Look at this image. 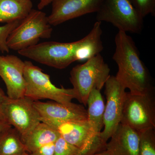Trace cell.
Here are the masks:
<instances>
[{
	"instance_id": "cell-16",
	"label": "cell",
	"mask_w": 155,
	"mask_h": 155,
	"mask_svg": "<svg viewBox=\"0 0 155 155\" xmlns=\"http://www.w3.org/2000/svg\"><path fill=\"white\" fill-rule=\"evenodd\" d=\"M31 0H0V23L21 20L32 10Z\"/></svg>"
},
{
	"instance_id": "cell-22",
	"label": "cell",
	"mask_w": 155,
	"mask_h": 155,
	"mask_svg": "<svg viewBox=\"0 0 155 155\" xmlns=\"http://www.w3.org/2000/svg\"><path fill=\"white\" fill-rule=\"evenodd\" d=\"M54 143L46 145L35 150L28 155H54Z\"/></svg>"
},
{
	"instance_id": "cell-13",
	"label": "cell",
	"mask_w": 155,
	"mask_h": 155,
	"mask_svg": "<svg viewBox=\"0 0 155 155\" xmlns=\"http://www.w3.org/2000/svg\"><path fill=\"white\" fill-rule=\"evenodd\" d=\"M41 118L59 122L87 120V110L83 105L72 102L64 104L55 101H34Z\"/></svg>"
},
{
	"instance_id": "cell-2",
	"label": "cell",
	"mask_w": 155,
	"mask_h": 155,
	"mask_svg": "<svg viewBox=\"0 0 155 155\" xmlns=\"http://www.w3.org/2000/svg\"><path fill=\"white\" fill-rule=\"evenodd\" d=\"M113 59L117 64L116 78L130 92L142 94L153 91L149 72L141 61L133 38L126 32L119 31Z\"/></svg>"
},
{
	"instance_id": "cell-20",
	"label": "cell",
	"mask_w": 155,
	"mask_h": 155,
	"mask_svg": "<svg viewBox=\"0 0 155 155\" xmlns=\"http://www.w3.org/2000/svg\"><path fill=\"white\" fill-rule=\"evenodd\" d=\"M21 20L6 23L5 25L0 26V51L1 52L9 53L10 49L7 45V39L9 35L19 25Z\"/></svg>"
},
{
	"instance_id": "cell-15",
	"label": "cell",
	"mask_w": 155,
	"mask_h": 155,
	"mask_svg": "<svg viewBox=\"0 0 155 155\" xmlns=\"http://www.w3.org/2000/svg\"><path fill=\"white\" fill-rule=\"evenodd\" d=\"M60 136L55 129L41 122L21 138L26 152L30 153L42 147L54 143Z\"/></svg>"
},
{
	"instance_id": "cell-9",
	"label": "cell",
	"mask_w": 155,
	"mask_h": 155,
	"mask_svg": "<svg viewBox=\"0 0 155 155\" xmlns=\"http://www.w3.org/2000/svg\"><path fill=\"white\" fill-rule=\"evenodd\" d=\"M34 101L25 96L14 99L8 97L3 107L7 123L16 128L21 136L29 133L41 122Z\"/></svg>"
},
{
	"instance_id": "cell-8",
	"label": "cell",
	"mask_w": 155,
	"mask_h": 155,
	"mask_svg": "<svg viewBox=\"0 0 155 155\" xmlns=\"http://www.w3.org/2000/svg\"><path fill=\"white\" fill-rule=\"evenodd\" d=\"M104 86L107 103L104 115V130L100 134L103 140L107 143L121 123L126 92L125 87L114 75H110Z\"/></svg>"
},
{
	"instance_id": "cell-7",
	"label": "cell",
	"mask_w": 155,
	"mask_h": 155,
	"mask_svg": "<svg viewBox=\"0 0 155 155\" xmlns=\"http://www.w3.org/2000/svg\"><path fill=\"white\" fill-rule=\"evenodd\" d=\"M139 132L155 127V104L153 91L126 92L121 123Z\"/></svg>"
},
{
	"instance_id": "cell-4",
	"label": "cell",
	"mask_w": 155,
	"mask_h": 155,
	"mask_svg": "<svg viewBox=\"0 0 155 155\" xmlns=\"http://www.w3.org/2000/svg\"><path fill=\"white\" fill-rule=\"evenodd\" d=\"M24 77L25 81V96L33 101L49 99L67 104L75 99L73 88H60L54 85L50 75L32 62L25 61Z\"/></svg>"
},
{
	"instance_id": "cell-26",
	"label": "cell",
	"mask_w": 155,
	"mask_h": 155,
	"mask_svg": "<svg viewBox=\"0 0 155 155\" xmlns=\"http://www.w3.org/2000/svg\"><path fill=\"white\" fill-rule=\"evenodd\" d=\"M8 125H6V124H0V132L2 131V130L5 127L8 126Z\"/></svg>"
},
{
	"instance_id": "cell-1",
	"label": "cell",
	"mask_w": 155,
	"mask_h": 155,
	"mask_svg": "<svg viewBox=\"0 0 155 155\" xmlns=\"http://www.w3.org/2000/svg\"><path fill=\"white\" fill-rule=\"evenodd\" d=\"M101 25L95 22L89 33L77 41H46L18 51L19 54L38 63L64 69L76 61H87L104 49Z\"/></svg>"
},
{
	"instance_id": "cell-10",
	"label": "cell",
	"mask_w": 155,
	"mask_h": 155,
	"mask_svg": "<svg viewBox=\"0 0 155 155\" xmlns=\"http://www.w3.org/2000/svg\"><path fill=\"white\" fill-rule=\"evenodd\" d=\"M103 0H52L49 22L56 26L66 21L91 13H97Z\"/></svg>"
},
{
	"instance_id": "cell-18",
	"label": "cell",
	"mask_w": 155,
	"mask_h": 155,
	"mask_svg": "<svg viewBox=\"0 0 155 155\" xmlns=\"http://www.w3.org/2000/svg\"><path fill=\"white\" fill-rule=\"evenodd\" d=\"M0 155H28L20 134L11 125L0 132Z\"/></svg>"
},
{
	"instance_id": "cell-17",
	"label": "cell",
	"mask_w": 155,
	"mask_h": 155,
	"mask_svg": "<svg viewBox=\"0 0 155 155\" xmlns=\"http://www.w3.org/2000/svg\"><path fill=\"white\" fill-rule=\"evenodd\" d=\"M101 90L93 88L88 96L87 102V121L95 133L100 134L104 127L105 105Z\"/></svg>"
},
{
	"instance_id": "cell-25",
	"label": "cell",
	"mask_w": 155,
	"mask_h": 155,
	"mask_svg": "<svg viewBox=\"0 0 155 155\" xmlns=\"http://www.w3.org/2000/svg\"><path fill=\"white\" fill-rule=\"evenodd\" d=\"M95 155H112L109 152H108L107 150H105L101 152L97 153Z\"/></svg>"
},
{
	"instance_id": "cell-19",
	"label": "cell",
	"mask_w": 155,
	"mask_h": 155,
	"mask_svg": "<svg viewBox=\"0 0 155 155\" xmlns=\"http://www.w3.org/2000/svg\"><path fill=\"white\" fill-rule=\"evenodd\" d=\"M154 128H150L140 132L138 155H155Z\"/></svg>"
},
{
	"instance_id": "cell-5",
	"label": "cell",
	"mask_w": 155,
	"mask_h": 155,
	"mask_svg": "<svg viewBox=\"0 0 155 155\" xmlns=\"http://www.w3.org/2000/svg\"><path fill=\"white\" fill-rule=\"evenodd\" d=\"M52 31L46 13L32 9L9 35L7 45L18 51L37 44L40 38H50Z\"/></svg>"
},
{
	"instance_id": "cell-3",
	"label": "cell",
	"mask_w": 155,
	"mask_h": 155,
	"mask_svg": "<svg viewBox=\"0 0 155 155\" xmlns=\"http://www.w3.org/2000/svg\"><path fill=\"white\" fill-rule=\"evenodd\" d=\"M109 65L101 54L90 58L83 64L76 65L70 72V81L75 99L87 106L89 95L93 88L101 90L110 76Z\"/></svg>"
},
{
	"instance_id": "cell-12",
	"label": "cell",
	"mask_w": 155,
	"mask_h": 155,
	"mask_svg": "<svg viewBox=\"0 0 155 155\" xmlns=\"http://www.w3.org/2000/svg\"><path fill=\"white\" fill-rule=\"evenodd\" d=\"M24 61L14 55H0V77L5 84L9 98L25 96Z\"/></svg>"
},
{
	"instance_id": "cell-21",
	"label": "cell",
	"mask_w": 155,
	"mask_h": 155,
	"mask_svg": "<svg viewBox=\"0 0 155 155\" xmlns=\"http://www.w3.org/2000/svg\"><path fill=\"white\" fill-rule=\"evenodd\" d=\"M133 6L143 18L149 14L154 16L155 0H130Z\"/></svg>"
},
{
	"instance_id": "cell-24",
	"label": "cell",
	"mask_w": 155,
	"mask_h": 155,
	"mask_svg": "<svg viewBox=\"0 0 155 155\" xmlns=\"http://www.w3.org/2000/svg\"><path fill=\"white\" fill-rule=\"evenodd\" d=\"M52 0H40L39 3L38 5V8L39 10H42L46 7L51 3Z\"/></svg>"
},
{
	"instance_id": "cell-23",
	"label": "cell",
	"mask_w": 155,
	"mask_h": 155,
	"mask_svg": "<svg viewBox=\"0 0 155 155\" xmlns=\"http://www.w3.org/2000/svg\"><path fill=\"white\" fill-rule=\"evenodd\" d=\"M8 98V97L6 95L2 89L0 87V124L9 125L6 121L3 112V107Z\"/></svg>"
},
{
	"instance_id": "cell-11",
	"label": "cell",
	"mask_w": 155,
	"mask_h": 155,
	"mask_svg": "<svg viewBox=\"0 0 155 155\" xmlns=\"http://www.w3.org/2000/svg\"><path fill=\"white\" fill-rule=\"evenodd\" d=\"M41 122L52 127L67 142L81 149L100 136L95 133L87 120L59 122L41 118Z\"/></svg>"
},
{
	"instance_id": "cell-14",
	"label": "cell",
	"mask_w": 155,
	"mask_h": 155,
	"mask_svg": "<svg viewBox=\"0 0 155 155\" xmlns=\"http://www.w3.org/2000/svg\"><path fill=\"white\" fill-rule=\"evenodd\" d=\"M106 143V150L112 155H138L140 132L120 123Z\"/></svg>"
},
{
	"instance_id": "cell-6",
	"label": "cell",
	"mask_w": 155,
	"mask_h": 155,
	"mask_svg": "<svg viewBox=\"0 0 155 155\" xmlns=\"http://www.w3.org/2000/svg\"><path fill=\"white\" fill-rule=\"evenodd\" d=\"M96 13L97 21L111 23L119 31L140 34L143 28L144 18L130 0H103Z\"/></svg>"
}]
</instances>
